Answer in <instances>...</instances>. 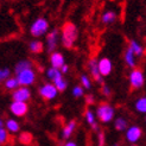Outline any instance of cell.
Masks as SVG:
<instances>
[{
	"instance_id": "obj_1",
	"label": "cell",
	"mask_w": 146,
	"mask_h": 146,
	"mask_svg": "<svg viewBox=\"0 0 146 146\" xmlns=\"http://www.w3.org/2000/svg\"><path fill=\"white\" fill-rule=\"evenodd\" d=\"M77 39H78L77 26L74 23H71V21L64 23L63 26L61 27V43H62V45L67 49H71L75 45Z\"/></svg>"
},
{
	"instance_id": "obj_2",
	"label": "cell",
	"mask_w": 146,
	"mask_h": 146,
	"mask_svg": "<svg viewBox=\"0 0 146 146\" xmlns=\"http://www.w3.org/2000/svg\"><path fill=\"white\" fill-rule=\"evenodd\" d=\"M49 21L44 17H38L30 26V35L35 38H39L49 32Z\"/></svg>"
},
{
	"instance_id": "obj_3",
	"label": "cell",
	"mask_w": 146,
	"mask_h": 146,
	"mask_svg": "<svg viewBox=\"0 0 146 146\" xmlns=\"http://www.w3.org/2000/svg\"><path fill=\"white\" fill-rule=\"evenodd\" d=\"M114 108L108 104V102H101V104L98 106L96 108V116L98 119L104 122V123H107V122H111L113 119H114Z\"/></svg>"
},
{
	"instance_id": "obj_4",
	"label": "cell",
	"mask_w": 146,
	"mask_h": 146,
	"mask_svg": "<svg viewBox=\"0 0 146 146\" xmlns=\"http://www.w3.org/2000/svg\"><path fill=\"white\" fill-rule=\"evenodd\" d=\"M128 81H129V86L131 88L138 90V89H141L144 84H145V75H144V71L139 68H134L131 70L129 75H128Z\"/></svg>"
},
{
	"instance_id": "obj_5",
	"label": "cell",
	"mask_w": 146,
	"mask_h": 146,
	"mask_svg": "<svg viewBox=\"0 0 146 146\" xmlns=\"http://www.w3.org/2000/svg\"><path fill=\"white\" fill-rule=\"evenodd\" d=\"M16 77L18 78L19 84L21 87H29V86H32L36 82V72L32 68H27L23 71H20L19 74L16 75Z\"/></svg>"
},
{
	"instance_id": "obj_6",
	"label": "cell",
	"mask_w": 146,
	"mask_h": 146,
	"mask_svg": "<svg viewBox=\"0 0 146 146\" xmlns=\"http://www.w3.org/2000/svg\"><path fill=\"white\" fill-rule=\"evenodd\" d=\"M38 93L45 101H50V100H54L57 96L58 89L56 88V86L52 82L51 83L49 82V83H44L42 87H39Z\"/></svg>"
},
{
	"instance_id": "obj_7",
	"label": "cell",
	"mask_w": 146,
	"mask_h": 146,
	"mask_svg": "<svg viewBox=\"0 0 146 146\" xmlns=\"http://www.w3.org/2000/svg\"><path fill=\"white\" fill-rule=\"evenodd\" d=\"M58 39H60V31H58L57 29H54V30H51L50 32H48L45 44H46V50H48L49 54L54 52V51L57 49Z\"/></svg>"
},
{
	"instance_id": "obj_8",
	"label": "cell",
	"mask_w": 146,
	"mask_h": 146,
	"mask_svg": "<svg viewBox=\"0 0 146 146\" xmlns=\"http://www.w3.org/2000/svg\"><path fill=\"white\" fill-rule=\"evenodd\" d=\"M98 60L96 58H90L88 61V69L90 72V76L93 77V80L95 82L100 83V84H104V76L101 75V72L99 70V64H98Z\"/></svg>"
},
{
	"instance_id": "obj_9",
	"label": "cell",
	"mask_w": 146,
	"mask_h": 146,
	"mask_svg": "<svg viewBox=\"0 0 146 146\" xmlns=\"http://www.w3.org/2000/svg\"><path fill=\"white\" fill-rule=\"evenodd\" d=\"M10 112L16 116H24L29 112V105L23 101H13L10 105Z\"/></svg>"
},
{
	"instance_id": "obj_10",
	"label": "cell",
	"mask_w": 146,
	"mask_h": 146,
	"mask_svg": "<svg viewBox=\"0 0 146 146\" xmlns=\"http://www.w3.org/2000/svg\"><path fill=\"white\" fill-rule=\"evenodd\" d=\"M31 99V90L27 87H19L16 90L12 92V100L13 101H23L26 102Z\"/></svg>"
},
{
	"instance_id": "obj_11",
	"label": "cell",
	"mask_w": 146,
	"mask_h": 146,
	"mask_svg": "<svg viewBox=\"0 0 146 146\" xmlns=\"http://www.w3.org/2000/svg\"><path fill=\"white\" fill-rule=\"evenodd\" d=\"M99 70L101 72V75L106 77V76H109L111 75V72L113 70V63L111 61V58H108V57H101L99 62Z\"/></svg>"
},
{
	"instance_id": "obj_12",
	"label": "cell",
	"mask_w": 146,
	"mask_h": 146,
	"mask_svg": "<svg viewBox=\"0 0 146 146\" xmlns=\"http://www.w3.org/2000/svg\"><path fill=\"white\" fill-rule=\"evenodd\" d=\"M143 134V129L139 126H131L126 132V139L129 143H137Z\"/></svg>"
},
{
	"instance_id": "obj_13",
	"label": "cell",
	"mask_w": 146,
	"mask_h": 146,
	"mask_svg": "<svg viewBox=\"0 0 146 146\" xmlns=\"http://www.w3.org/2000/svg\"><path fill=\"white\" fill-rule=\"evenodd\" d=\"M50 64H51V67H54L56 69H61L65 64V60H64L63 54L60 52V51H54V52H51V55H50Z\"/></svg>"
},
{
	"instance_id": "obj_14",
	"label": "cell",
	"mask_w": 146,
	"mask_h": 146,
	"mask_svg": "<svg viewBox=\"0 0 146 146\" xmlns=\"http://www.w3.org/2000/svg\"><path fill=\"white\" fill-rule=\"evenodd\" d=\"M123 62H125V64L131 69L137 68V56L132 51V49L128 46L125 50V52H123Z\"/></svg>"
},
{
	"instance_id": "obj_15",
	"label": "cell",
	"mask_w": 146,
	"mask_h": 146,
	"mask_svg": "<svg viewBox=\"0 0 146 146\" xmlns=\"http://www.w3.org/2000/svg\"><path fill=\"white\" fill-rule=\"evenodd\" d=\"M128 48L132 49V51L135 54L137 57H143V56H144L145 49H144V46L140 44V43L137 42L135 39H131V40L128 42Z\"/></svg>"
},
{
	"instance_id": "obj_16",
	"label": "cell",
	"mask_w": 146,
	"mask_h": 146,
	"mask_svg": "<svg viewBox=\"0 0 146 146\" xmlns=\"http://www.w3.org/2000/svg\"><path fill=\"white\" fill-rule=\"evenodd\" d=\"M75 128H76V121L75 120H70L67 125H65L63 131H62V138L63 139H69V138L71 137V134L74 133Z\"/></svg>"
},
{
	"instance_id": "obj_17",
	"label": "cell",
	"mask_w": 146,
	"mask_h": 146,
	"mask_svg": "<svg viewBox=\"0 0 146 146\" xmlns=\"http://www.w3.org/2000/svg\"><path fill=\"white\" fill-rule=\"evenodd\" d=\"M29 50H30L32 54L38 55V54L43 52V50H44V43L40 40H36V39L31 40L29 43Z\"/></svg>"
},
{
	"instance_id": "obj_18",
	"label": "cell",
	"mask_w": 146,
	"mask_h": 146,
	"mask_svg": "<svg viewBox=\"0 0 146 146\" xmlns=\"http://www.w3.org/2000/svg\"><path fill=\"white\" fill-rule=\"evenodd\" d=\"M84 118H86L87 122H88L89 125L92 126L93 131H95V132H98V131H99V125L96 123L95 115H94V113L90 111V109H86V112H84Z\"/></svg>"
},
{
	"instance_id": "obj_19",
	"label": "cell",
	"mask_w": 146,
	"mask_h": 146,
	"mask_svg": "<svg viewBox=\"0 0 146 146\" xmlns=\"http://www.w3.org/2000/svg\"><path fill=\"white\" fill-rule=\"evenodd\" d=\"M115 20H116V13L114 11H106L101 17L102 24H105V25L113 24Z\"/></svg>"
},
{
	"instance_id": "obj_20",
	"label": "cell",
	"mask_w": 146,
	"mask_h": 146,
	"mask_svg": "<svg viewBox=\"0 0 146 146\" xmlns=\"http://www.w3.org/2000/svg\"><path fill=\"white\" fill-rule=\"evenodd\" d=\"M4 86H5V88L7 90H16L17 88H19L20 84H19V81H18V78L17 77H9V78H6L5 80V82H4Z\"/></svg>"
},
{
	"instance_id": "obj_21",
	"label": "cell",
	"mask_w": 146,
	"mask_h": 146,
	"mask_svg": "<svg viewBox=\"0 0 146 146\" xmlns=\"http://www.w3.org/2000/svg\"><path fill=\"white\" fill-rule=\"evenodd\" d=\"M27 68H32V63L30 61H27V60H21L14 65V74L17 75L20 71H23Z\"/></svg>"
},
{
	"instance_id": "obj_22",
	"label": "cell",
	"mask_w": 146,
	"mask_h": 146,
	"mask_svg": "<svg viewBox=\"0 0 146 146\" xmlns=\"http://www.w3.org/2000/svg\"><path fill=\"white\" fill-rule=\"evenodd\" d=\"M5 127L11 133H17V132H19V129H20V126H19L18 121L14 120V119H9L7 120L5 122Z\"/></svg>"
},
{
	"instance_id": "obj_23",
	"label": "cell",
	"mask_w": 146,
	"mask_h": 146,
	"mask_svg": "<svg viewBox=\"0 0 146 146\" xmlns=\"http://www.w3.org/2000/svg\"><path fill=\"white\" fill-rule=\"evenodd\" d=\"M62 75H63V74L61 72V70H60V69H56V68H54V67H51V68H49V69L46 70V77L50 80L51 82L55 81L57 77H60V76H62Z\"/></svg>"
},
{
	"instance_id": "obj_24",
	"label": "cell",
	"mask_w": 146,
	"mask_h": 146,
	"mask_svg": "<svg viewBox=\"0 0 146 146\" xmlns=\"http://www.w3.org/2000/svg\"><path fill=\"white\" fill-rule=\"evenodd\" d=\"M134 108L139 113H146V96H141L138 99L134 104Z\"/></svg>"
},
{
	"instance_id": "obj_25",
	"label": "cell",
	"mask_w": 146,
	"mask_h": 146,
	"mask_svg": "<svg viewBox=\"0 0 146 146\" xmlns=\"http://www.w3.org/2000/svg\"><path fill=\"white\" fill-rule=\"evenodd\" d=\"M52 83L56 86V88L58 89V92H64L65 89H67V87H68V82L63 78V75L60 76V77H57L55 81H52Z\"/></svg>"
},
{
	"instance_id": "obj_26",
	"label": "cell",
	"mask_w": 146,
	"mask_h": 146,
	"mask_svg": "<svg viewBox=\"0 0 146 146\" xmlns=\"http://www.w3.org/2000/svg\"><path fill=\"white\" fill-rule=\"evenodd\" d=\"M114 126H115V129L116 131H123V129L127 128L128 123H127V121L123 119V118H118V119L115 120Z\"/></svg>"
},
{
	"instance_id": "obj_27",
	"label": "cell",
	"mask_w": 146,
	"mask_h": 146,
	"mask_svg": "<svg viewBox=\"0 0 146 146\" xmlns=\"http://www.w3.org/2000/svg\"><path fill=\"white\" fill-rule=\"evenodd\" d=\"M80 81H81V86L84 89H90L92 88V81H90V77H88V75L82 74L81 77H80Z\"/></svg>"
},
{
	"instance_id": "obj_28",
	"label": "cell",
	"mask_w": 146,
	"mask_h": 146,
	"mask_svg": "<svg viewBox=\"0 0 146 146\" xmlns=\"http://www.w3.org/2000/svg\"><path fill=\"white\" fill-rule=\"evenodd\" d=\"M72 96L78 99V98H82L84 95V88L82 86H75L74 88H72Z\"/></svg>"
},
{
	"instance_id": "obj_29",
	"label": "cell",
	"mask_w": 146,
	"mask_h": 146,
	"mask_svg": "<svg viewBox=\"0 0 146 146\" xmlns=\"http://www.w3.org/2000/svg\"><path fill=\"white\" fill-rule=\"evenodd\" d=\"M9 131L5 129L4 127H0V143L3 145H6L7 141H9Z\"/></svg>"
},
{
	"instance_id": "obj_30",
	"label": "cell",
	"mask_w": 146,
	"mask_h": 146,
	"mask_svg": "<svg viewBox=\"0 0 146 146\" xmlns=\"http://www.w3.org/2000/svg\"><path fill=\"white\" fill-rule=\"evenodd\" d=\"M20 141L23 143V144H29L31 140H32V135H31V133H27V132H24V133H21V135H20Z\"/></svg>"
},
{
	"instance_id": "obj_31",
	"label": "cell",
	"mask_w": 146,
	"mask_h": 146,
	"mask_svg": "<svg viewBox=\"0 0 146 146\" xmlns=\"http://www.w3.org/2000/svg\"><path fill=\"white\" fill-rule=\"evenodd\" d=\"M0 76H1V80H6V78L11 77V70L9 68L0 69Z\"/></svg>"
},
{
	"instance_id": "obj_32",
	"label": "cell",
	"mask_w": 146,
	"mask_h": 146,
	"mask_svg": "<svg viewBox=\"0 0 146 146\" xmlns=\"http://www.w3.org/2000/svg\"><path fill=\"white\" fill-rule=\"evenodd\" d=\"M101 92H102V94H104L105 96H111V94H112V92H111V88H109V87H108L107 84H102Z\"/></svg>"
},
{
	"instance_id": "obj_33",
	"label": "cell",
	"mask_w": 146,
	"mask_h": 146,
	"mask_svg": "<svg viewBox=\"0 0 146 146\" xmlns=\"http://www.w3.org/2000/svg\"><path fill=\"white\" fill-rule=\"evenodd\" d=\"M98 137H99V146H104L105 145V133L104 132H99Z\"/></svg>"
},
{
	"instance_id": "obj_34",
	"label": "cell",
	"mask_w": 146,
	"mask_h": 146,
	"mask_svg": "<svg viewBox=\"0 0 146 146\" xmlns=\"http://www.w3.org/2000/svg\"><path fill=\"white\" fill-rule=\"evenodd\" d=\"M86 104L87 105H93V104H95V98H94L93 95H88L86 98Z\"/></svg>"
},
{
	"instance_id": "obj_35",
	"label": "cell",
	"mask_w": 146,
	"mask_h": 146,
	"mask_svg": "<svg viewBox=\"0 0 146 146\" xmlns=\"http://www.w3.org/2000/svg\"><path fill=\"white\" fill-rule=\"evenodd\" d=\"M60 70H61V72H62L63 75H64V74H67V72L69 71V65H68V64H64V65H63V67H62Z\"/></svg>"
},
{
	"instance_id": "obj_36",
	"label": "cell",
	"mask_w": 146,
	"mask_h": 146,
	"mask_svg": "<svg viewBox=\"0 0 146 146\" xmlns=\"http://www.w3.org/2000/svg\"><path fill=\"white\" fill-rule=\"evenodd\" d=\"M64 146H77V144L75 141H67Z\"/></svg>"
},
{
	"instance_id": "obj_37",
	"label": "cell",
	"mask_w": 146,
	"mask_h": 146,
	"mask_svg": "<svg viewBox=\"0 0 146 146\" xmlns=\"http://www.w3.org/2000/svg\"><path fill=\"white\" fill-rule=\"evenodd\" d=\"M3 81V80H1V76H0V82H1Z\"/></svg>"
},
{
	"instance_id": "obj_38",
	"label": "cell",
	"mask_w": 146,
	"mask_h": 146,
	"mask_svg": "<svg viewBox=\"0 0 146 146\" xmlns=\"http://www.w3.org/2000/svg\"><path fill=\"white\" fill-rule=\"evenodd\" d=\"M132 146H137V145H132Z\"/></svg>"
},
{
	"instance_id": "obj_39",
	"label": "cell",
	"mask_w": 146,
	"mask_h": 146,
	"mask_svg": "<svg viewBox=\"0 0 146 146\" xmlns=\"http://www.w3.org/2000/svg\"><path fill=\"white\" fill-rule=\"evenodd\" d=\"M145 121H146V118H145Z\"/></svg>"
},
{
	"instance_id": "obj_40",
	"label": "cell",
	"mask_w": 146,
	"mask_h": 146,
	"mask_svg": "<svg viewBox=\"0 0 146 146\" xmlns=\"http://www.w3.org/2000/svg\"><path fill=\"white\" fill-rule=\"evenodd\" d=\"M0 145H1V143H0Z\"/></svg>"
}]
</instances>
